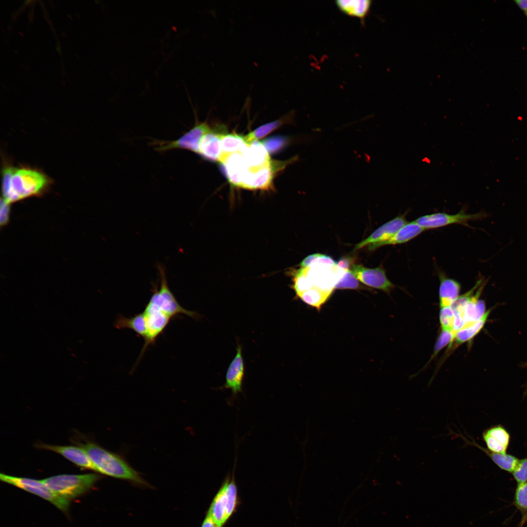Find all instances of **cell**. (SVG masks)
<instances>
[{"mask_svg": "<svg viewBox=\"0 0 527 527\" xmlns=\"http://www.w3.org/2000/svg\"><path fill=\"white\" fill-rule=\"evenodd\" d=\"M339 10L347 16L359 18L363 23L370 12L372 0H338L335 1Z\"/></svg>", "mask_w": 527, "mask_h": 527, "instance_id": "obj_22", "label": "cell"}, {"mask_svg": "<svg viewBox=\"0 0 527 527\" xmlns=\"http://www.w3.org/2000/svg\"><path fill=\"white\" fill-rule=\"evenodd\" d=\"M39 447L59 453L75 465L95 471V468L85 450L80 446H54L41 444Z\"/></svg>", "mask_w": 527, "mask_h": 527, "instance_id": "obj_15", "label": "cell"}, {"mask_svg": "<svg viewBox=\"0 0 527 527\" xmlns=\"http://www.w3.org/2000/svg\"><path fill=\"white\" fill-rule=\"evenodd\" d=\"M80 446L88 455L95 468V471L127 481L137 486H149V484L140 473L134 469L123 457L93 442H87Z\"/></svg>", "mask_w": 527, "mask_h": 527, "instance_id": "obj_2", "label": "cell"}, {"mask_svg": "<svg viewBox=\"0 0 527 527\" xmlns=\"http://www.w3.org/2000/svg\"><path fill=\"white\" fill-rule=\"evenodd\" d=\"M454 337L455 334L452 331L441 329L434 345L433 353L426 366L437 356L442 349L451 344Z\"/></svg>", "mask_w": 527, "mask_h": 527, "instance_id": "obj_29", "label": "cell"}, {"mask_svg": "<svg viewBox=\"0 0 527 527\" xmlns=\"http://www.w3.org/2000/svg\"><path fill=\"white\" fill-rule=\"evenodd\" d=\"M364 288H366L360 284L359 280L349 269L345 271L334 286V289H364Z\"/></svg>", "mask_w": 527, "mask_h": 527, "instance_id": "obj_30", "label": "cell"}, {"mask_svg": "<svg viewBox=\"0 0 527 527\" xmlns=\"http://www.w3.org/2000/svg\"><path fill=\"white\" fill-rule=\"evenodd\" d=\"M350 264V260L348 258H343L336 263L337 266L345 270H348Z\"/></svg>", "mask_w": 527, "mask_h": 527, "instance_id": "obj_39", "label": "cell"}, {"mask_svg": "<svg viewBox=\"0 0 527 527\" xmlns=\"http://www.w3.org/2000/svg\"><path fill=\"white\" fill-rule=\"evenodd\" d=\"M244 375V365L242 347L240 344H238L235 356L227 370L223 388L230 389L233 395L242 392Z\"/></svg>", "mask_w": 527, "mask_h": 527, "instance_id": "obj_13", "label": "cell"}, {"mask_svg": "<svg viewBox=\"0 0 527 527\" xmlns=\"http://www.w3.org/2000/svg\"><path fill=\"white\" fill-rule=\"evenodd\" d=\"M143 312L145 317L147 334L138 360L142 356L148 346L155 343L157 337L163 332L172 319L149 303Z\"/></svg>", "mask_w": 527, "mask_h": 527, "instance_id": "obj_10", "label": "cell"}, {"mask_svg": "<svg viewBox=\"0 0 527 527\" xmlns=\"http://www.w3.org/2000/svg\"><path fill=\"white\" fill-rule=\"evenodd\" d=\"M332 293L322 290L315 286L297 296L305 304L320 311L322 305L326 302Z\"/></svg>", "mask_w": 527, "mask_h": 527, "instance_id": "obj_27", "label": "cell"}, {"mask_svg": "<svg viewBox=\"0 0 527 527\" xmlns=\"http://www.w3.org/2000/svg\"><path fill=\"white\" fill-rule=\"evenodd\" d=\"M483 439L488 450L497 453H507L510 435L502 426H492L486 430L482 435Z\"/></svg>", "mask_w": 527, "mask_h": 527, "instance_id": "obj_16", "label": "cell"}, {"mask_svg": "<svg viewBox=\"0 0 527 527\" xmlns=\"http://www.w3.org/2000/svg\"><path fill=\"white\" fill-rule=\"evenodd\" d=\"M211 129L206 122H197L193 128L176 140H153L149 144L156 151L160 153L173 149H184L198 154L201 140Z\"/></svg>", "mask_w": 527, "mask_h": 527, "instance_id": "obj_7", "label": "cell"}, {"mask_svg": "<svg viewBox=\"0 0 527 527\" xmlns=\"http://www.w3.org/2000/svg\"><path fill=\"white\" fill-rule=\"evenodd\" d=\"M454 320L455 313L451 306L440 308L439 322L441 329L453 331Z\"/></svg>", "mask_w": 527, "mask_h": 527, "instance_id": "obj_32", "label": "cell"}, {"mask_svg": "<svg viewBox=\"0 0 527 527\" xmlns=\"http://www.w3.org/2000/svg\"><path fill=\"white\" fill-rule=\"evenodd\" d=\"M239 505L234 472L228 475L215 495L208 509L216 527H223Z\"/></svg>", "mask_w": 527, "mask_h": 527, "instance_id": "obj_3", "label": "cell"}, {"mask_svg": "<svg viewBox=\"0 0 527 527\" xmlns=\"http://www.w3.org/2000/svg\"><path fill=\"white\" fill-rule=\"evenodd\" d=\"M9 203L6 202L3 199L1 200L0 202V219L1 223H5L8 219L9 212Z\"/></svg>", "mask_w": 527, "mask_h": 527, "instance_id": "obj_35", "label": "cell"}, {"mask_svg": "<svg viewBox=\"0 0 527 527\" xmlns=\"http://www.w3.org/2000/svg\"><path fill=\"white\" fill-rule=\"evenodd\" d=\"M50 183L49 178L36 169L7 166L2 171V193L9 203L39 195Z\"/></svg>", "mask_w": 527, "mask_h": 527, "instance_id": "obj_1", "label": "cell"}, {"mask_svg": "<svg viewBox=\"0 0 527 527\" xmlns=\"http://www.w3.org/2000/svg\"><path fill=\"white\" fill-rule=\"evenodd\" d=\"M223 133L212 129L206 133L200 141L198 154L207 160L219 161L222 153L221 138Z\"/></svg>", "mask_w": 527, "mask_h": 527, "instance_id": "obj_19", "label": "cell"}, {"mask_svg": "<svg viewBox=\"0 0 527 527\" xmlns=\"http://www.w3.org/2000/svg\"><path fill=\"white\" fill-rule=\"evenodd\" d=\"M201 527H216L209 510L206 513Z\"/></svg>", "mask_w": 527, "mask_h": 527, "instance_id": "obj_38", "label": "cell"}, {"mask_svg": "<svg viewBox=\"0 0 527 527\" xmlns=\"http://www.w3.org/2000/svg\"><path fill=\"white\" fill-rule=\"evenodd\" d=\"M323 264L333 266L336 265V262L331 257L320 254L319 256L315 259L313 264Z\"/></svg>", "mask_w": 527, "mask_h": 527, "instance_id": "obj_36", "label": "cell"}, {"mask_svg": "<svg viewBox=\"0 0 527 527\" xmlns=\"http://www.w3.org/2000/svg\"><path fill=\"white\" fill-rule=\"evenodd\" d=\"M294 114V113L292 112L278 120L266 123L256 128L244 136L246 143L249 144L253 141L258 140L266 136L283 124L292 122Z\"/></svg>", "mask_w": 527, "mask_h": 527, "instance_id": "obj_24", "label": "cell"}, {"mask_svg": "<svg viewBox=\"0 0 527 527\" xmlns=\"http://www.w3.org/2000/svg\"><path fill=\"white\" fill-rule=\"evenodd\" d=\"M290 142L289 138L280 136L268 138L262 143L268 153H273L284 148Z\"/></svg>", "mask_w": 527, "mask_h": 527, "instance_id": "obj_33", "label": "cell"}, {"mask_svg": "<svg viewBox=\"0 0 527 527\" xmlns=\"http://www.w3.org/2000/svg\"><path fill=\"white\" fill-rule=\"evenodd\" d=\"M157 269L160 277V287L158 288L157 284L153 285V293L148 303L171 318L179 314H184L195 319H199L200 316L197 313L184 308L177 301L168 286L164 266L159 264Z\"/></svg>", "mask_w": 527, "mask_h": 527, "instance_id": "obj_5", "label": "cell"}, {"mask_svg": "<svg viewBox=\"0 0 527 527\" xmlns=\"http://www.w3.org/2000/svg\"><path fill=\"white\" fill-rule=\"evenodd\" d=\"M244 155L248 170H257L271 163L268 152L262 142L252 141L241 151Z\"/></svg>", "mask_w": 527, "mask_h": 527, "instance_id": "obj_17", "label": "cell"}, {"mask_svg": "<svg viewBox=\"0 0 527 527\" xmlns=\"http://www.w3.org/2000/svg\"><path fill=\"white\" fill-rule=\"evenodd\" d=\"M0 479L1 481L13 485L48 501L61 510L66 511L68 508L69 500L54 492L41 480L15 477L3 473H0Z\"/></svg>", "mask_w": 527, "mask_h": 527, "instance_id": "obj_6", "label": "cell"}, {"mask_svg": "<svg viewBox=\"0 0 527 527\" xmlns=\"http://www.w3.org/2000/svg\"><path fill=\"white\" fill-rule=\"evenodd\" d=\"M293 277L292 288L295 291L297 297L314 287L311 281L306 275V267H302L295 271L293 272Z\"/></svg>", "mask_w": 527, "mask_h": 527, "instance_id": "obj_28", "label": "cell"}, {"mask_svg": "<svg viewBox=\"0 0 527 527\" xmlns=\"http://www.w3.org/2000/svg\"><path fill=\"white\" fill-rule=\"evenodd\" d=\"M248 144L244 136L235 133H223L221 138V154H228L241 151Z\"/></svg>", "mask_w": 527, "mask_h": 527, "instance_id": "obj_25", "label": "cell"}, {"mask_svg": "<svg viewBox=\"0 0 527 527\" xmlns=\"http://www.w3.org/2000/svg\"><path fill=\"white\" fill-rule=\"evenodd\" d=\"M100 478L96 474H62L52 476L42 482L57 494L68 500L76 498L89 490Z\"/></svg>", "mask_w": 527, "mask_h": 527, "instance_id": "obj_4", "label": "cell"}, {"mask_svg": "<svg viewBox=\"0 0 527 527\" xmlns=\"http://www.w3.org/2000/svg\"><path fill=\"white\" fill-rule=\"evenodd\" d=\"M474 445L483 450L501 469L512 473L516 467L519 459L516 457L507 453L491 452L476 443H474Z\"/></svg>", "mask_w": 527, "mask_h": 527, "instance_id": "obj_26", "label": "cell"}, {"mask_svg": "<svg viewBox=\"0 0 527 527\" xmlns=\"http://www.w3.org/2000/svg\"><path fill=\"white\" fill-rule=\"evenodd\" d=\"M219 162L229 182L232 185L241 187L248 168L243 154L241 151L221 154Z\"/></svg>", "mask_w": 527, "mask_h": 527, "instance_id": "obj_12", "label": "cell"}, {"mask_svg": "<svg viewBox=\"0 0 527 527\" xmlns=\"http://www.w3.org/2000/svg\"><path fill=\"white\" fill-rule=\"evenodd\" d=\"M424 230L415 221L407 222L388 240L383 242L369 244L368 250L372 251L383 246L407 243L418 236Z\"/></svg>", "mask_w": 527, "mask_h": 527, "instance_id": "obj_18", "label": "cell"}, {"mask_svg": "<svg viewBox=\"0 0 527 527\" xmlns=\"http://www.w3.org/2000/svg\"><path fill=\"white\" fill-rule=\"evenodd\" d=\"M350 271L364 284L389 294L396 287L387 278L382 267L369 268L361 264H353Z\"/></svg>", "mask_w": 527, "mask_h": 527, "instance_id": "obj_11", "label": "cell"}, {"mask_svg": "<svg viewBox=\"0 0 527 527\" xmlns=\"http://www.w3.org/2000/svg\"><path fill=\"white\" fill-rule=\"evenodd\" d=\"M484 214L481 213L467 214L461 210L457 214H450L439 212L421 216L415 222L425 230L434 229L452 224H458L468 226L471 221L477 220L483 218Z\"/></svg>", "mask_w": 527, "mask_h": 527, "instance_id": "obj_9", "label": "cell"}, {"mask_svg": "<svg viewBox=\"0 0 527 527\" xmlns=\"http://www.w3.org/2000/svg\"><path fill=\"white\" fill-rule=\"evenodd\" d=\"M298 159V156L285 161H271V163L259 169H247L243 181L242 188L248 189H268L271 186L274 174L289 163Z\"/></svg>", "mask_w": 527, "mask_h": 527, "instance_id": "obj_8", "label": "cell"}, {"mask_svg": "<svg viewBox=\"0 0 527 527\" xmlns=\"http://www.w3.org/2000/svg\"><path fill=\"white\" fill-rule=\"evenodd\" d=\"M512 473L518 484L527 482V458L519 460Z\"/></svg>", "mask_w": 527, "mask_h": 527, "instance_id": "obj_34", "label": "cell"}, {"mask_svg": "<svg viewBox=\"0 0 527 527\" xmlns=\"http://www.w3.org/2000/svg\"><path fill=\"white\" fill-rule=\"evenodd\" d=\"M516 2L521 8L527 12V0H516Z\"/></svg>", "mask_w": 527, "mask_h": 527, "instance_id": "obj_40", "label": "cell"}, {"mask_svg": "<svg viewBox=\"0 0 527 527\" xmlns=\"http://www.w3.org/2000/svg\"><path fill=\"white\" fill-rule=\"evenodd\" d=\"M516 507L522 512L527 513V482L517 484L514 496Z\"/></svg>", "mask_w": 527, "mask_h": 527, "instance_id": "obj_31", "label": "cell"}, {"mask_svg": "<svg viewBox=\"0 0 527 527\" xmlns=\"http://www.w3.org/2000/svg\"><path fill=\"white\" fill-rule=\"evenodd\" d=\"M439 300L440 308L451 306L460 296L461 285L457 281L441 275L440 276Z\"/></svg>", "mask_w": 527, "mask_h": 527, "instance_id": "obj_20", "label": "cell"}, {"mask_svg": "<svg viewBox=\"0 0 527 527\" xmlns=\"http://www.w3.org/2000/svg\"><path fill=\"white\" fill-rule=\"evenodd\" d=\"M492 309L486 311L484 315L476 322L468 325L458 331L448 349L453 350L462 344L472 340L484 327Z\"/></svg>", "mask_w": 527, "mask_h": 527, "instance_id": "obj_21", "label": "cell"}, {"mask_svg": "<svg viewBox=\"0 0 527 527\" xmlns=\"http://www.w3.org/2000/svg\"><path fill=\"white\" fill-rule=\"evenodd\" d=\"M115 326L118 329L128 328L132 329L138 335L142 337L144 340L147 334L146 320L143 312L140 313L130 318H126L122 315L118 317L115 322Z\"/></svg>", "mask_w": 527, "mask_h": 527, "instance_id": "obj_23", "label": "cell"}, {"mask_svg": "<svg viewBox=\"0 0 527 527\" xmlns=\"http://www.w3.org/2000/svg\"><path fill=\"white\" fill-rule=\"evenodd\" d=\"M407 222L405 214L397 216L382 225L367 238L357 243L354 251L361 249L366 245L379 243L388 240Z\"/></svg>", "mask_w": 527, "mask_h": 527, "instance_id": "obj_14", "label": "cell"}, {"mask_svg": "<svg viewBox=\"0 0 527 527\" xmlns=\"http://www.w3.org/2000/svg\"><path fill=\"white\" fill-rule=\"evenodd\" d=\"M320 254V253H315L308 255L302 261L300 265L302 267L311 266L314 264L315 259L319 256Z\"/></svg>", "mask_w": 527, "mask_h": 527, "instance_id": "obj_37", "label": "cell"}, {"mask_svg": "<svg viewBox=\"0 0 527 527\" xmlns=\"http://www.w3.org/2000/svg\"><path fill=\"white\" fill-rule=\"evenodd\" d=\"M527 520V513L524 516V518L523 519V522L522 523H523V522H524L525 521H526Z\"/></svg>", "mask_w": 527, "mask_h": 527, "instance_id": "obj_41", "label": "cell"}]
</instances>
